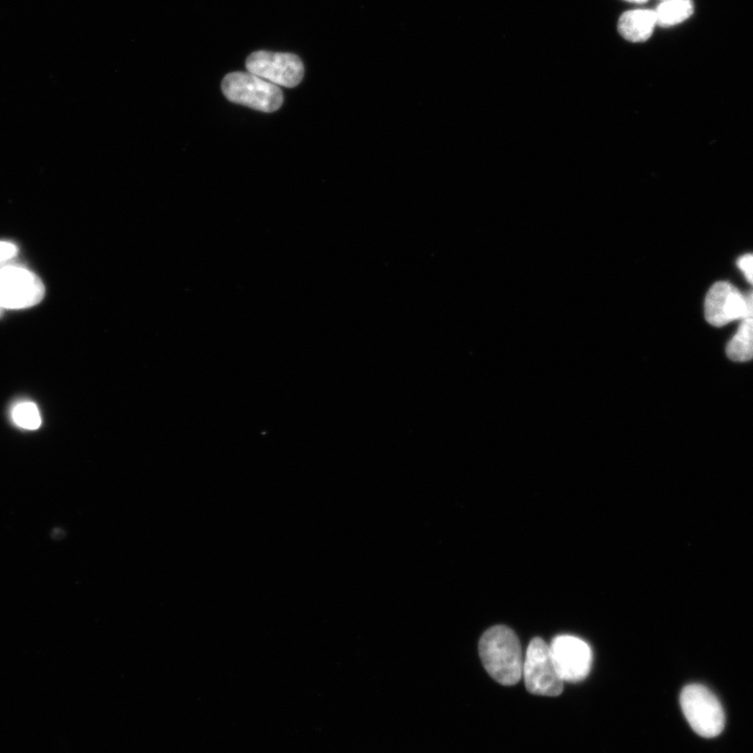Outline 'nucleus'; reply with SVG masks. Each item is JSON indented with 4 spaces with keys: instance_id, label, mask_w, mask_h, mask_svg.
<instances>
[{
    "instance_id": "1",
    "label": "nucleus",
    "mask_w": 753,
    "mask_h": 753,
    "mask_svg": "<svg viewBox=\"0 0 753 753\" xmlns=\"http://www.w3.org/2000/svg\"><path fill=\"white\" fill-rule=\"evenodd\" d=\"M478 649L486 671L502 686H515L522 678L521 645L511 628L499 625L488 629Z\"/></svg>"
},
{
    "instance_id": "2",
    "label": "nucleus",
    "mask_w": 753,
    "mask_h": 753,
    "mask_svg": "<svg viewBox=\"0 0 753 753\" xmlns=\"http://www.w3.org/2000/svg\"><path fill=\"white\" fill-rule=\"evenodd\" d=\"M222 90L231 102L263 112H275L284 102L279 86L248 72L228 74Z\"/></svg>"
},
{
    "instance_id": "3",
    "label": "nucleus",
    "mask_w": 753,
    "mask_h": 753,
    "mask_svg": "<svg viewBox=\"0 0 753 753\" xmlns=\"http://www.w3.org/2000/svg\"><path fill=\"white\" fill-rule=\"evenodd\" d=\"M684 717L699 736L714 738L722 733L725 715L717 697L701 684H690L680 694Z\"/></svg>"
},
{
    "instance_id": "4",
    "label": "nucleus",
    "mask_w": 753,
    "mask_h": 753,
    "mask_svg": "<svg viewBox=\"0 0 753 753\" xmlns=\"http://www.w3.org/2000/svg\"><path fill=\"white\" fill-rule=\"evenodd\" d=\"M45 287L30 269L8 264L0 268V306L5 310H25L39 305Z\"/></svg>"
},
{
    "instance_id": "5",
    "label": "nucleus",
    "mask_w": 753,
    "mask_h": 753,
    "mask_svg": "<svg viewBox=\"0 0 753 753\" xmlns=\"http://www.w3.org/2000/svg\"><path fill=\"white\" fill-rule=\"evenodd\" d=\"M522 677L527 690L538 696L557 697L562 694L564 681L555 667L550 645L536 637L523 661Z\"/></svg>"
},
{
    "instance_id": "6",
    "label": "nucleus",
    "mask_w": 753,
    "mask_h": 753,
    "mask_svg": "<svg viewBox=\"0 0 753 753\" xmlns=\"http://www.w3.org/2000/svg\"><path fill=\"white\" fill-rule=\"evenodd\" d=\"M247 72L277 86H298L305 74L302 60L293 54L259 51L246 60Z\"/></svg>"
},
{
    "instance_id": "7",
    "label": "nucleus",
    "mask_w": 753,
    "mask_h": 753,
    "mask_svg": "<svg viewBox=\"0 0 753 753\" xmlns=\"http://www.w3.org/2000/svg\"><path fill=\"white\" fill-rule=\"evenodd\" d=\"M550 649L557 672L564 682L577 683L588 677L593 655L589 645L581 638L559 635L554 638Z\"/></svg>"
},
{
    "instance_id": "8",
    "label": "nucleus",
    "mask_w": 753,
    "mask_h": 753,
    "mask_svg": "<svg viewBox=\"0 0 753 753\" xmlns=\"http://www.w3.org/2000/svg\"><path fill=\"white\" fill-rule=\"evenodd\" d=\"M744 294L727 282L716 283L706 294L704 313L707 323L715 327L743 319Z\"/></svg>"
},
{
    "instance_id": "9",
    "label": "nucleus",
    "mask_w": 753,
    "mask_h": 753,
    "mask_svg": "<svg viewBox=\"0 0 753 753\" xmlns=\"http://www.w3.org/2000/svg\"><path fill=\"white\" fill-rule=\"evenodd\" d=\"M657 26L655 11L632 10L624 13L619 20V32L628 41L645 42L652 36Z\"/></svg>"
},
{
    "instance_id": "10",
    "label": "nucleus",
    "mask_w": 753,
    "mask_h": 753,
    "mask_svg": "<svg viewBox=\"0 0 753 753\" xmlns=\"http://www.w3.org/2000/svg\"><path fill=\"white\" fill-rule=\"evenodd\" d=\"M694 13L692 0H666L655 10L657 26L673 27L682 24Z\"/></svg>"
},
{
    "instance_id": "11",
    "label": "nucleus",
    "mask_w": 753,
    "mask_h": 753,
    "mask_svg": "<svg viewBox=\"0 0 753 753\" xmlns=\"http://www.w3.org/2000/svg\"><path fill=\"white\" fill-rule=\"evenodd\" d=\"M726 354L737 362L753 359V319H743L737 333L728 342Z\"/></svg>"
},
{
    "instance_id": "12",
    "label": "nucleus",
    "mask_w": 753,
    "mask_h": 753,
    "mask_svg": "<svg viewBox=\"0 0 753 753\" xmlns=\"http://www.w3.org/2000/svg\"><path fill=\"white\" fill-rule=\"evenodd\" d=\"M14 424L25 430L34 431L41 427L42 417L38 406L31 401H21L12 408Z\"/></svg>"
},
{
    "instance_id": "13",
    "label": "nucleus",
    "mask_w": 753,
    "mask_h": 753,
    "mask_svg": "<svg viewBox=\"0 0 753 753\" xmlns=\"http://www.w3.org/2000/svg\"><path fill=\"white\" fill-rule=\"evenodd\" d=\"M18 255V247L8 241H0V268L10 264Z\"/></svg>"
},
{
    "instance_id": "14",
    "label": "nucleus",
    "mask_w": 753,
    "mask_h": 753,
    "mask_svg": "<svg viewBox=\"0 0 753 753\" xmlns=\"http://www.w3.org/2000/svg\"><path fill=\"white\" fill-rule=\"evenodd\" d=\"M739 269L743 272L746 280L753 286V255H744L738 260Z\"/></svg>"
},
{
    "instance_id": "15",
    "label": "nucleus",
    "mask_w": 753,
    "mask_h": 753,
    "mask_svg": "<svg viewBox=\"0 0 753 753\" xmlns=\"http://www.w3.org/2000/svg\"><path fill=\"white\" fill-rule=\"evenodd\" d=\"M744 302L745 310L743 319H753V290L744 294Z\"/></svg>"
},
{
    "instance_id": "16",
    "label": "nucleus",
    "mask_w": 753,
    "mask_h": 753,
    "mask_svg": "<svg viewBox=\"0 0 753 753\" xmlns=\"http://www.w3.org/2000/svg\"><path fill=\"white\" fill-rule=\"evenodd\" d=\"M627 2L635 3V4H644V3H647L648 0H627Z\"/></svg>"
},
{
    "instance_id": "17",
    "label": "nucleus",
    "mask_w": 753,
    "mask_h": 753,
    "mask_svg": "<svg viewBox=\"0 0 753 753\" xmlns=\"http://www.w3.org/2000/svg\"><path fill=\"white\" fill-rule=\"evenodd\" d=\"M3 312H4V309L2 308V306H0V315H2Z\"/></svg>"
},
{
    "instance_id": "18",
    "label": "nucleus",
    "mask_w": 753,
    "mask_h": 753,
    "mask_svg": "<svg viewBox=\"0 0 753 753\" xmlns=\"http://www.w3.org/2000/svg\"><path fill=\"white\" fill-rule=\"evenodd\" d=\"M664 2H666V0H664Z\"/></svg>"
}]
</instances>
